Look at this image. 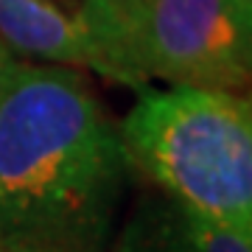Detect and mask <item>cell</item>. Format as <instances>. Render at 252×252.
<instances>
[{"label":"cell","instance_id":"6da1fadb","mask_svg":"<svg viewBox=\"0 0 252 252\" xmlns=\"http://www.w3.org/2000/svg\"><path fill=\"white\" fill-rule=\"evenodd\" d=\"M129 171L79 73L17 62L0 98V250L104 252Z\"/></svg>","mask_w":252,"mask_h":252},{"label":"cell","instance_id":"7a4b0ae2","mask_svg":"<svg viewBox=\"0 0 252 252\" xmlns=\"http://www.w3.org/2000/svg\"><path fill=\"white\" fill-rule=\"evenodd\" d=\"M121 140L165 193L252 238V107L235 90L174 84L146 90Z\"/></svg>","mask_w":252,"mask_h":252},{"label":"cell","instance_id":"3957f363","mask_svg":"<svg viewBox=\"0 0 252 252\" xmlns=\"http://www.w3.org/2000/svg\"><path fill=\"white\" fill-rule=\"evenodd\" d=\"M101 73L238 90L250 79L252 11L241 0H84Z\"/></svg>","mask_w":252,"mask_h":252},{"label":"cell","instance_id":"277c9868","mask_svg":"<svg viewBox=\"0 0 252 252\" xmlns=\"http://www.w3.org/2000/svg\"><path fill=\"white\" fill-rule=\"evenodd\" d=\"M0 42L11 54L101 73L84 9L59 0H0Z\"/></svg>","mask_w":252,"mask_h":252},{"label":"cell","instance_id":"5b68a950","mask_svg":"<svg viewBox=\"0 0 252 252\" xmlns=\"http://www.w3.org/2000/svg\"><path fill=\"white\" fill-rule=\"evenodd\" d=\"M109 252H252V238L171 196H149L132 210Z\"/></svg>","mask_w":252,"mask_h":252},{"label":"cell","instance_id":"8992f818","mask_svg":"<svg viewBox=\"0 0 252 252\" xmlns=\"http://www.w3.org/2000/svg\"><path fill=\"white\" fill-rule=\"evenodd\" d=\"M14 67H17V59H14V54H11L9 48L0 42V98H3V93H6V87H9Z\"/></svg>","mask_w":252,"mask_h":252},{"label":"cell","instance_id":"52a82bcc","mask_svg":"<svg viewBox=\"0 0 252 252\" xmlns=\"http://www.w3.org/2000/svg\"><path fill=\"white\" fill-rule=\"evenodd\" d=\"M0 252H26V250H0Z\"/></svg>","mask_w":252,"mask_h":252}]
</instances>
